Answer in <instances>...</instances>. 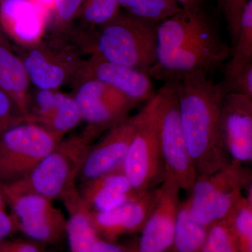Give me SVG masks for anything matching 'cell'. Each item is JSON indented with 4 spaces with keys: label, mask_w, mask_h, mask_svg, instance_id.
Masks as SVG:
<instances>
[{
    "label": "cell",
    "mask_w": 252,
    "mask_h": 252,
    "mask_svg": "<svg viewBox=\"0 0 252 252\" xmlns=\"http://www.w3.org/2000/svg\"><path fill=\"white\" fill-rule=\"evenodd\" d=\"M162 109L159 89L135 114V132L122 164L124 175L140 195L157 188L165 180L160 143Z\"/></svg>",
    "instance_id": "cell-4"
},
{
    "label": "cell",
    "mask_w": 252,
    "mask_h": 252,
    "mask_svg": "<svg viewBox=\"0 0 252 252\" xmlns=\"http://www.w3.org/2000/svg\"><path fill=\"white\" fill-rule=\"evenodd\" d=\"M45 10L35 0L0 3V26L18 46L36 44L45 35Z\"/></svg>",
    "instance_id": "cell-17"
},
{
    "label": "cell",
    "mask_w": 252,
    "mask_h": 252,
    "mask_svg": "<svg viewBox=\"0 0 252 252\" xmlns=\"http://www.w3.org/2000/svg\"><path fill=\"white\" fill-rule=\"evenodd\" d=\"M249 0H217L218 6L224 16L231 41L234 45L240 31V19Z\"/></svg>",
    "instance_id": "cell-30"
},
{
    "label": "cell",
    "mask_w": 252,
    "mask_h": 252,
    "mask_svg": "<svg viewBox=\"0 0 252 252\" xmlns=\"http://www.w3.org/2000/svg\"><path fill=\"white\" fill-rule=\"evenodd\" d=\"M175 86L182 132L198 176L211 175L233 161L219 131V119L227 94L211 76L188 75Z\"/></svg>",
    "instance_id": "cell-1"
},
{
    "label": "cell",
    "mask_w": 252,
    "mask_h": 252,
    "mask_svg": "<svg viewBox=\"0 0 252 252\" xmlns=\"http://www.w3.org/2000/svg\"><path fill=\"white\" fill-rule=\"evenodd\" d=\"M6 205L2 192H1V189H0V208H4V207H6Z\"/></svg>",
    "instance_id": "cell-37"
},
{
    "label": "cell",
    "mask_w": 252,
    "mask_h": 252,
    "mask_svg": "<svg viewBox=\"0 0 252 252\" xmlns=\"http://www.w3.org/2000/svg\"><path fill=\"white\" fill-rule=\"evenodd\" d=\"M22 61L31 85L38 89L59 90L73 80L85 55L68 35L45 34L29 46H13Z\"/></svg>",
    "instance_id": "cell-6"
},
{
    "label": "cell",
    "mask_w": 252,
    "mask_h": 252,
    "mask_svg": "<svg viewBox=\"0 0 252 252\" xmlns=\"http://www.w3.org/2000/svg\"><path fill=\"white\" fill-rule=\"evenodd\" d=\"M201 252H240L231 217L209 227Z\"/></svg>",
    "instance_id": "cell-28"
},
{
    "label": "cell",
    "mask_w": 252,
    "mask_h": 252,
    "mask_svg": "<svg viewBox=\"0 0 252 252\" xmlns=\"http://www.w3.org/2000/svg\"><path fill=\"white\" fill-rule=\"evenodd\" d=\"M251 186V170L238 162L211 175L198 176L187 199L191 215L207 228L228 220Z\"/></svg>",
    "instance_id": "cell-5"
},
{
    "label": "cell",
    "mask_w": 252,
    "mask_h": 252,
    "mask_svg": "<svg viewBox=\"0 0 252 252\" xmlns=\"http://www.w3.org/2000/svg\"><path fill=\"white\" fill-rule=\"evenodd\" d=\"M160 89L162 96L160 143L165 178L172 179L180 190L190 193L198 175L182 132L175 86L172 82H165Z\"/></svg>",
    "instance_id": "cell-10"
},
{
    "label": "cell",
    "mask_w": 252,
    "mask_h": 252,
    "mask_svg": "<svg viewBox=\"0 0 252 252\" xmlns=\"http://www.w3.org/2000/svg\"><path fill=\"white\" fill-rule=\"evenodd\" d=\"M158 25L120 11L91 34L88 55L98 54L149 75L157 61Z\"/></svg>",
    "instance_id": "cell-3"
},
{
    "label": "cell",
    "mask_w": 252,
    "mask_h": 252,
    "mask_svg": "<svg viewBox=\"0 0 252 252\" xmlns=\"http://www.w3.org/2000/svg\"><path fill=\"white\" fill-rule=\"evenodd\" d=\"M222 143L233 161L252 160V99L243 94L225 96L219 119Z\"/></svg>",
    "instance_id": "cell-13"
},
{
    "label": "cell",
    "mask_w": 252,
    "mask_h": 252,
    "mask_svg": "<svg viewBox=\"0 0 252 252\" xmlns=\"http://www.w3.org/2000/svg\"><path fill=\"white\" fill-rule=\"evenodd\" d=\"M180 190L170 178H165L159 187L158 198L141 231L137 252H165L171 248L181 204Z\"/></svg>",
    "instance_id": "cell-14"
},
{
    "label": "cell",
    "mask_w": 252,
    "mask_h": 252,
    "mask_svg": "<svg viewBox=\"0 0 252 252\" xmlns=\"http://www.w3.org/2000/svg\"><path fill=\"white\" fill-rule=\"evenodd\" d=\"M84 0H54V22L50 33L62 34L67 32L75 21Z\"/></svg>",
    "instance_id": "cell-29"
},
{
    "label": "cell",
    "mask_w": 252,
    "mask_h": 252,
    "mask_svg": "<svg viewBox=\"0 0 252 252\" xmlns=\"http://www.w3.org/2000/svg\"><path fill=\"white\" fill-rule=\"evenodd\" d=\"M220 83L227 94H243L252 99V63L231 77L223 79Z\"/></svg>",
    "instance_id": "cell-31"
},
{
    "label": "cell",
    "mask_w": 252,
    "mask_h": 252,
    "mask_svg": "<svg viewBox=\"0 0 252 252\" xmlns=\"http://www.w3.org/2000/svg\"><path fill=\"white\" fill-rule=\"evenodd\" d=\"M98 238L94 231L86 210L80 205L69 213L67 220V238L70 252H94L93 248Z\"/></svg>",
    "instance_id": "cell-25"
},
{
    "label": "cell",
    "mask_w": 252,
    "mask_h": 252,
    "mask_svg": "<svg viewBox=\"0 0 252 252\" xmlns=\"http://www.w3.org/2000/svg\"><path fill=\"white\" fill-rule=\"evenodd\" d=\"M230 56L223 71V79L232 77L252 63V0H249L243 10L238 38L230 47Z\"/></svg>",
    "instance_id": "cell-22"
},
{
    "label": "cell",
    "mask_w": 252,
    "mask_h": 252,
    "mask_svg": "<svg viewBox=\"0 0 252 252\" xmlns=\"http://www.w3.org/2000/svg\"><path fill=\"white\" fill-rule=\"evenodd\" d=\"M0 252H7L3 245L2 241L0 242Z\"/></svg>",
    "instance_id": "cell-38"
},
{
    "label": "cell",
    "mask_w": 252,
    "mask_h": 252,
    "mask_svg": "<svg viewBox=\"0 0 252 252\" xmlns=\"http://www.w3.org/2000/svg\"><path fill=\"white\" fill-rule=\"evenodd\" d=\"M3 133H4V132H3V131L1 130V129L0 128V137H1V135H2Z\"/></svg>",
    "instance_id": "cell-39"
},
{
    "label": "cell",
    "mask_w": 252,
    "mask_h": 252,
    "mask_svg": "<svg viewBox=\"0 0 252 252\" xmlns=\"http://www.w3.org/2000/svg\"><path fill=\"white\" fill-rule=\"evenodd\" d=\"M160 187V186H159ZM159 187L141 198L105 212H88V217L99 238L114 243L119 237L142 231L158 198Z\"/></svg>",
    "instance_id": "cell-15"
},
{
    "label": "cell",
    "mask_w": 252,
    "mask_h": 252,
    "mask_svg": "<svg viewBox=\"0 0 252 252\" xmlns=\"http://www.w3.org/2000/svg\"><path fill=\"white\" fill-rule=\"evenodd\" d=\"M252 187L247 189L231 217L240 252H252Z\"/></svg>",
    "instance_id": "cell-27"
},
{
    "label": "cell",
    "mask_w": 252,
    "mask_h": 252,
    "mask_svg": "<svg viewBox=\"0 0 252 252\" xmlns=\"http://www.w3.org/2000/svg\"><path fill=\"white\" fill-rule=\"evenodd\" d=\"M73 84V97L81 121L86 123L84 132L94 141L130 117L137 105L121 91L94 79H82Z\"/></svg>",
    "instance_id": "cell-9"
},
{
    "label": "cell",
    "mask_w": 252,
    "mask_h": 252,
    "mask_svg": "<svg viewBox=\"0 0 252 252\" xmlns=\"http://www.w3.org/2000/svg\"><path fill=\"white\" fill-rule=\"evenodd\" d=\"M120 11L118 0H84L75 19H80L81 24L75 25L83 31H94L110 21Z\"/></svg>",
    "instance_id": "cell-26"
},
{
    "label": "cell",
    "mask_w": 252,
    "mask_h": 252,
    "mask_svg": "<svg viewBox=\"0 0 252 252\" xmlns=\"http://www.w3.org/2000/svg\"><path fill=\"white\" fill-rule=\"evenodd\" d=\"M18 232L17 220L12 214L4 208H0V242Z\"/></svg>",
    "instance_id": "cell-34"
},
{
    "label": "cell",
    "mask_w": 252,
    "mask_h": 252,
    "mask_svg": "<svg viewBox=\"0 0 252 252\" xmlns=\"http://www.w3.org/2000/svg\"><path fill=\"white\" fill-rule=\"evenodd\" d=\"M3 245L7 252H49L46 250V245L31 240L15 239L2 240Z\"/></svg>",
    "instance_id": "cell-33"
},
{
    "label": "cell",
    "mask_w": 252,
    "mask_h": 252,
    "mask_svg": "<svg viewBox=\"0 0 252 252\" xmlns=\"http://www.w3.org/2000/svg\"><path fill=\"white\" fill-rule=\"evenodd\" d=\"M135 127L134 115L109 129L97 143L93 144L79 180L83 183L120 167L128 150Z\"/></svg>",
    "instance_id": "cell-16"
},
{
    "label": "cell",
    "mask_w": 252,
    "mask_h": 252,
    "mask_svg": "<svg viewBox=\"0 0 252 252\" xmlns=\"http://www.w3.org/2000/svg\"><path fill=\"white\" fill-rule=\"evenodd\" d=\"M60 142L34 122H24L5 131L0 137V183L29 175Z\"/></svg>",
    "instance_id": "cell-8"
},
{
    "label": "cell",
    "mask_w": 252,
    "mask_h": 252,
    "mask_svg": "<svg viewBox=\"0 0 252 252\" xmlns=\"http://www.w3.org/2000/svg\"><path fill=\"white\" fill-rule=\"evenodd\" d=\"M118 2L126 12L158 24L182 9L175 0H118Z\"/></svg>",
    "instance_id": "cell-24"
},
{
    "label": "cell",
    "mask_w": 252,
    "mask_h": 252,
    "mask_svg": "<svg viewBox=\"0 0 252 252\" xmlns=\"http://www.w3.org/2000/svg\"><path fill=\"white\" fill-rule=\"evenodd\" d=\"M81 121L80 111L72 94L61 92L54 108L39 125L61 141Z\"/></svg>",
    "instance_id": "cell-23"
},
{
    "label": "cell",
    "mask_w": 252,
    "mask_h": 252,
    "mask_svg": "<svg viewBox=\"0 0 252 252\" xmlns=\"http://www.w3.org/2000/svg\"><path fill=\"white\" fill-rule=\"evenodd\" d=\"M4 1H6V0H0V3L3 2Z\"/></svg>",
    "instance_id": "cell-40"
},
{
    "label": "cell",
    "mask_w": 252,
    "mask_h": 252,
    "mask_svg": "<svg viewBox=\"0 0 252 252\" xmlns=\"http://www.w3.org/2000/svg\"><path fill=\"white\" fill-rule=\"evenodd\" d=\"M94 141L84 132L63 139L26 177L11 183H0L3 193L34 194L59 200L69 213L81 205L77 181Z\"/></svg>",
    "instance_id": "cell-2"
},
{
    "label": "cell",
    "mask_w": 252,
    "mask_h": 252,
    "mask_svg": "<svg viewBox=\"0 0 252 252\" xmlns=\"http://www.w3.org/2000/svg\"><path fill=\"white\" fill-rule=\"evenodd\" d=\"M31 86L22 61L0 29V90L12 99L27 122Z\"/></svg>",
    "instance_id": "cell-20"
},
{
    "label": "cell",
    "mask_w": 252,
    "mask_h": 252,
    "mask_svg": "<svg viewBox=\"0 0 252 252\" xmlns=\"http://www.w3.org/2000/svg\"><path fill=\"white\" fill-rule=\"evenodd\" d=\"M217 28L201 5L182 7L158 26V55L177 49Z\"/></svg>",
    "instance_id": "cell-18"
},
{
    "label": "cell",
    "mask_w": 252,
    "mask_h": 252,
    "mask_svg": "<svg viewBox=\"0 0 252 252\" xmlns=\"http://www.w3.org/2000/svg\"><path fill=\"white\" fill-rule=\"evenodd\" d=\"M79 190L81 205L88 212L109 211L142 196L136 193L122 165L114 171L83 182Z\"/></svg>",
    "instance_id": "cell-19"
},
{
    "label": "cell",
    "mask_w": 252,
    "mask_h": 252,
    "mask_svg": "<svg viewBox=\"0 0 252 252\" xmlns=\"http://www.w3.org/2000/svg\"><path fill=\"white\" fill-rule=\"evenodd\" d=\"M27 122L16 104L2 91L0 90V128L3 132L21 123Z\"/></svg>",
    "instance_id": "cell-32"
},
{
    "label": "cell",
    "mask_w": 252,
    "mask_h": 252,
    "mask_svg": "<svg viewBox=\"0 0 252 252\" xmlns=\"http://www.w3.org/2000/svg\"><path fill=\"white\" fill-rule=\"evenodd\" d=\"M82 79H94L112 86L137 105L148 102L157 94L148 74L110 62L97 54L84 59L72 82Z\"/></svg>",
    "instance_id": "cell-12"
},
{
    "label": "cell",
    "mask_w": 252,
    "mask_h": 252,
    "mask_svg": "<svg viewBox=\"0 0 252 252\" xmlns=\"http://www.w3.org/2000/svg\"><path fill=\"white\" fill-rule=\"evenodd\" d=\"M230 56V46L218 30L158 55L149 76L157 80L172 82L188 75L211 76Z\"/></svg>",
    "instance_id": "cell-7"
},
{
    "label": "cell",
    "mask_w": 252,
    "mask_h": 252,
    "mask_svg": "<svg viewBox=\"0 0 252 252\" xmlns=\"http://www.w3.org/2000/svg\"><path fill=\"white\" fill-rule=\"evenodd\" d=\"M208 228L194 219L187 200L181 203L176 220L172 252H201Z\"/></svg>",
    "instance_id": "cell-21"
},
{
    "label": "cell",
    "mask_w": 252,
    "mask_h": 252,
    "mask_svg": "<svg viewBox=\"0 0 252 252\" xmlns=\"http://www.w3.org/2000/svg\"><path fill=\"white\" fill-rule=\"evenodd\" d=\"M182 7H188V6H195V5L201 4L203 0H175Z\"/></svg>",
    "instance_id": "cell-36"
},
{
    "label": "cell",
    "mask_w": 252,
    "mask_h": 252,
    "mask_svg": "<svg viewBox=\"0 0 252 252\" xmlns=\"http://www.w3.org/2000/svg\"><path fill=\"white\" fill-rule=\"evenodd\" d=\"M93 250L94 252H126L115 243L102 240L99 237L94 242Z\"/></svg>",
    "instance_id": "cell-35"
},
{
    "label": "cell",
    "mask_w": 252,
    "mask_h": 252,
    "mask_svg": "<svg viewBox=\"0 0 252 252\" xmlns=\"http://www.w3.org/2000/svg\"><path fill=\"white\" fill-rule=\"evenodd\" d=\"M2 194L17 220L18 232L45 245L67 238L68 220L53 200L34 194Z\"/></svg>",
    "instance_id": "cell-11"
}]
</instances>
